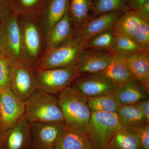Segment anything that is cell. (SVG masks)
Instances as JSON below:
<instances>
[{
    "label": "cell",
    "instance_id": "8",
    "mask_svg": "<svg viewBox=\"0 0 149 149\" xmlns=\"http://www.w3.org/2000/svg\"><path fill=\"white\" fill-rule=\"evenodd\" d=\"M24 111V102L15 95L10 88L0 91V140L1 143L6 131L23 117Z\"/></svg>",
    "mask_w": 149,
    "mask_h": 149
},
{
    "label": "cell",
    "instance_id": "6",
    "mask_svg": "<svg viewBox=\"0 0 149 149\" xmlns=\"http://www.w3.org/2000/svg\"><path fill=\"white\" fill-rule=\"evenodd\" d=\"M0 52L5 55L13 62L24 64L19 19L18 14L15 12L1 22Z\"/></svg>",
    "mask_w": 149,
    "mask_h": 149
},
{
    "label": "cell",
    "instance_id": "27",
    "mask_svg": "<svg viewBox=\"0 0 149 149\" xmlns=\"http://www.w3.org/2000/svg\"><path fill=\"white\" fill-rule=\"evenodd\" d=\"M47 0H13L14 12L19 15L40 16Z\"/></svg>",
    "mask_w": 149,
    "mask_h": 149
},
{
    "label": "cell",
    "instance_id": "26",
    "mask_svg": "<svg viewBox=\"0 0 149 149\" xmlns=\"http://www.w3.org/2000/svg\"><path fill=\"white\" fill-rule=\"evenodd\" d=\"M115 40V36L112 30H107L87 41L84 44L83 49L105 51L110 53L114 45Z\"/></svg>",
    "mask_w": 149,
    "mask_h": 149
},
{
    "label": "cell",
    "instance_id": "22",
    "mask_svg": "<svg viewBox=\"0 0 149 149\" xmlns=\"http://www.w3.org/2000/svg\"><path fill=\"white\" fill-rule=\"evenodd\" d=\"M93 0H70L69 10L75 32L81 29L91 18Z\"/></svg>",
    "mask_w": 149,
    "mask_h": 149
},
{
    "label": "cell",
    "instance_id": "5",
    "mask_svg": "<svg viewBox=\"0 0 149 149\" xmlns=\"http://www.w3.org/2000/svg\"><path fill=\"white\" fill-rule=\"evenodd\" d=\"M84 44L74 37L64 45L44 53L34 70H44L74 66L83 49Z\"/></svg>",
    "mask_w": 149,
    "mask_h": 149
},
{
    "label": "cell",
    "instance_id": "7",
    "mask_svg": "<svg viewBox=\"0 0 149 149\" xmlns=\"http://www.w3.org/2000/svg\"><path fill=\"white\" fill-rule=\"evenodd\" d=\"M37 89L54 95L60 93L80 76L75 66L34 70Z\"/></svg>",
    "mask_w": 149,
    "mask_h": 149
},
{
    "label": "cell",
    "instance_id": "11",
    "mask_svg": "<svg viewBox=\"0 0 149 149\" xmlns=\"http://www.w3.org/2000/svg\"><path fill=\"white\" fill-rule=\"evenodd\" d=\"M34 70L22 63L13 62L10 89L22 101L37 89Z\"/></svg>",
    "mask_w": 149,
    "mask_h": 149
},
{
    "label": "cell",
    "instance_id": "29",
    "mask_svg": "<svg viewBox=\"0 0 149 149\" xmlns=\"http://www.w3.org/2000/svg\"><path fill=\"white\" fill-rule=\"evenodd\" d=\"M115 40L110 53L126 56L141 50L133 39L119 35H115Z\"/></svg>",
    "mask_w": 149,
    "mask_h": 149
},
{
    "label": "cell",
    "instance_id": "30",
    "mask_svg": "<svg viewBox=\"0 0 149 149\" xmlns=\"http://www.w3.org/2000/svg\"><path fill=\"white\" fill-rule=\"evenodd\" d=\"M13 62L0 52V91L10 88Z\"/></svg>",
    "mask_w": 149,
    "mask_h": 149
},
{
    "label": "cell",
    "instance_id": "28",
    "mask_svg": "<svg viewBox=\"0 0 149 149\" xmlns=\"http://www.w3.org/2000/svg\"><path fill=\"white\" fill-rule=\"evenodd\" d=\"M92 17L111 12L124 13L129 10L125 0H93Z\"/></svg>",
    "mask_w": 149,
    "mask_h": 149
},
{
    "label": "cell",
    "instance_id": "1",
    "mask_svg": "<svg viewBox=\"0 0 149 149\" xmlns=\"http://www.w3.org/2000/svg\"><path fill=\"white\" fill-rule=\"evenodd\" d=\"M58 100L67 128L86 135L92 114L87 97L70 85L60 93Z\"/></svg>",
    "mask_w": 149,
    "mask_h": 149
},
{
    "label": "cell",
    "instance_id": "34",
    "mask_svg": "<svg viewBox=\"0 0 149 149\" xmlns=\"http://www.w3.org/2000/svg\"><path fill=\"white\" fill-rule=\"evenodd\" d=\"M136 106L146 116L148 122H149V98L143 99L137 103L135 104Z\"/></svg>",
    "mask_w": 149,
    "mask_h": 149
},
{
    "label": "cell",
    "instance_id": "14",
    "mask_svg": "<svg viewBox=\"0 0 149 149\" xmlns=\"http://www.w3.org/2000/svg\"><path fill=\"white\" fill-rule=\"evenodd\" d=\"M2 144L3 149H35L30 123L22 117L6 131Z\"/></svg>",
    "mask_w": 149,
    "mask_h": 149
},
{
    "label": "cell",
    "instance_id": "4",
    "mask_svg": "<svg viewBox=\"0 0 149 149\" xmlns=\"http://www.w3.org/2000/svg\"><path fill=\"white\" fill-rule=\"evenodd\" d=\"M123 127L116 113L92 112L86 135L94 149H106L112 138Z\"/></svg>",
    "mask_w": 149,
    "mask_h": 149
},
{
    "label": "cell",
    "instance_id": "19",
    "mask_svg": "<svg viewBox=\"0 0 149 149\" xmlns=\"http://www.w3.org/2000/svg\"><path fill=\"white\" fill-rule=\"evenodd\" d=\"M113 93L120 105L135 104L148 98V91L135 79L118 87Z\"/></svg>",
    "mask_w": 149,
    "mask_h": 149
},
{
    "label": "cell",
    "instance_id": "24",
    "mask_svg": "<svg viewBox=\"0 0 149 149\" xmlns=\"http://www.w3.org/2000/svg\"><path fill=\"white\" fill-rule=\"evenodd\" d=\"M106 149H142L136 130L123 127L113 137Z\"/></svg>",
    "mask_w": 149,
    "mask_h": 149
},
{
    "label": "cell",
    "instance_id": "21",
    "mask_svg": "<svg viewBox=\"0 0 149 149\" xmlns=\"http://www.w3.org/2000/svg\"><path fill=\"white\" fill-rule=\"evenodd\" d=\"M116 113L125 128L137 130L149 124L146 116L135 104L120 105Z\"/></svg>",
    "mask_w": 149,
    "mask_h": 149
},
{
    "label": "cell",
    "instance_id": "35",
    "mask_svg": "<svg viewBox=\"0 0 149 149\" xmlns=\"http://www.w3.org/2000/svg\"><path fill=\"white\" fill-rule=\"evenodd\" d=\"M136 12L143 19L149 21V0H147Z\"/></svg>",
    "mask_w": 149,
    "mask_h": 149
},
{
    "label": "cell",
    "instance_id": "25",
    "mask_svg": "<svg viewBox=\"0 0 149 149\" xmlns=\"http://www.w3.org/2000/svg\"><path fill=\"white\" fill-rule=\"evenodd\" d=\"M87 102L92 112L116 113L120 105L113 93L96 97L87 98Z\"/></svg>",
    "mask_w": 149,
    "mask_h": 149
},
{
    "label": "cell",
    "instance_id": "3",
    "mask_svg": "<svg viewBox=\"0 0 149 149\" xmlns=\"http://www.w3.org/2000/svg\"><path fill=\"white\" fill-rule=\"evenodd\" d=\"M24 102L23 118L30 123L64 121L58 99L54 95L37 89Z\"/></svg>",
    "mask_w": 149,
    "mask_h": 149
},
{
    "label": "cell",
    "instance_id": "16",
    "mask_svg": "<svg viewBox=\"0 0 149 149\" xmlns=\"http://www.w3.org/2000/svg\"><path fill=\"white\" fill-rule=\"evenodd\" d=\"M70 0H47L39 16V21L45 36L69 9Z\"/></svg>",
    "mask_w": 149,
    "mask_h": 149
},
{
    "label": "cell",
    "instance_id": "2",
    "mask_svg": "<svg viewBox=\"0 0 149 149\" xmlns=\"http://www.w3.org/2000/svg\"><path fill=\"white\" fill-rule=\"evenodd\" d=\"M22 57L24 64L35 70L44 53L45 35L39 17L19 15Z\"/></svg>",
    "mask_w": 149,
    "mask_h": 149
},
{
    "label": "cell",
    "instance_id": "37",
    "mask_svg": "<svg viewBox=\"0 0 149 149\" xmlns=\"http://www.w3.org/2000/svg\"><path fill=\"white\" fill-rule=\"evenodd\" d=\"M0 149H3L2 145L1 142L0 140Z\"/></svg>",
    "mask_w": 149,
    "mask_h": 149
},
{
    "label": "cell",
    "instance_id": "33",
    "mask_svg": "<svg viewBox=\"0 0 149 149\" xmlns=\"http://www.w3.org/2000/svg\"><path fill=\"white\" fill-rule=\"evenodd\" d=\"M14 12L13 0H0V20L1 22Z\"/></svg>",
    "mask_w": 149,
    "mask_h": 149
},
{
    "label": "cell",
    "instance_id": "12",
    "mask_svg": "<svg viewBox=\"0 0 149 149\" xmlns=\"http://www.w3.org/2000/svg\"><path fill=\"white\" fill-rule=\"evenodd\" d=\"M123 13L118 11L111 12L97 16H91L85 25L75 32L74 38L85 44L96 35L112 29Z\"/></svg>",
    "mask_w": 149,
    "mask_h": 149
},
{
    "label": "cell",
    "instance_id": "36",
    "mask_svg": "<svg viewBox=\"0 0 149 149\" xmlns=\"http://www.w3.org/2000/svg\"><path fill=\"white\" fill-rule=\"evenodd\" d=\"M147 0H125L130 10L137 11L143 6Z\"/></svg>",
    "mask_w": 149,
    "mask_h": 149
},
{
    "label": "cell",
    "instance_id": "13",
    "mask_svg": "<svg viewBox=\"0 0 149 149\" xmlns=\"http://www.w3.org/2000/svg\"><path fill=\"white\" fill-rule=\"evenodd\" d=\"M112 56L105 51L83 49L74 66L80 75L99 73L107 66Z\"/></svg>",
    "mask_w": 149,
    "mask_h": 149
},
{
    "label": "cell",
    "instance_id": "15",
    "mask_svg": "<svg viewBox=\"0 0 149 149\" xmlns=\"http://www.w3.org/2000/svg\"><path fill=\"white\" fill-rule=\"evenodd\" d=\"M75 33V28L68 9L45 36L44 53L69 42L74 37Z\"/></svg>",
    "mask_w": 149,
    "mask_h": 149
},
{
    "label": "cell",
    "instance_id": "31",
    "mask_svg": "<svg viewBox=\"0 0 149 149\" xmlns=\"http://www.w3.org/2000/svg\"><path fill=\"white\" fill-rule=\"evenodd\" d=\"M132 39L140 50L149 49V21L143 19Z\"/></svg>",
    "mask_w": 149,
    "mask_h": 149
},
{
    "label": "cell",
    "instance_id": "20",
    "mask_svg": "<svg viewBox=\"0 0 149 149\" xmlns=\"http://www.w3.org/2000/svg\"><path fill=\"white\" fill-rule=\"evenodd\" d=\"M143 19L136 11L128 10L123 13L112 29L113 34L133 39Z\"/></svg>",
    "mask_w": 149,
    "mask_h": 149
},
{
    "label": "cell",
    "instance_id": "10",
    "mask_svg": "<svg viewBox=\"0 0 149 149\" xmlns=\"http://www.w3.org/2000/svg\"><path fill=\"white\" fill-rule=\"evenodd\" d=\"M30 124L35 149H56L60 136L66 127L64 121Z\"/></svg>",
    "mask_w": 149,
    "mask_h": 149
},
{
    "label": "cell",
    "instance_id": "17",
    "mask_svg": "<svg viewBox=\"0 0 149 149\" xmlns=\"http://www.w3.org/2000/svg\"><path fill=\"white\" fill-rule=\"evenodd\" d=\"M123 57L134 79L142 85L149 86V49Z\"/></svg>",
    "mask_w": 149,
    "mask_h": 149
},
{
    "label": "cell",
    "instance_id": "23",
    "mask_svg": "<svg viewBox=\"0 0 149 149\" xmlns=\"http://www.w3.org/2000/svg\"><path fill=\"white\" fill-rule=\"evenodd\" d=\"M56 149H94L85 134L69 130L67 127L59 138Z\"/></svg>",
    "mask_w": 149,
    "mask_h": 149
},
{
    "label": "cell",
    "instance_id": "32",
    "mask_svg": "<svg viewBox=\"0 0 149 149\" xmlns=\"http://www.w3.org/2000/svg\"><path fill=\"white\" fill-rule=\"evenodd\" d=\"M142 149H149V124L136 130Z\"/></svg>",
    "mask_w": 149,
    "mask_h": 149
},
{
    "label": "cell",
    "instance_id": "9",
    "mask_svg": "<svg viewBox=\"0 0 149 149\" xmlns=\"http://www.w3.org/2000/svg\"><path fill=\"white\" fill-rule=\"evenodd\" d=\"M74 80V86L87 98L96 97L115 92L119 86L99 73L82 74Z\"/></svg>",
    "mask_w": 149,
    "mask_h": 149
},
{
    "label": "cell",
    "instance_id": "18",
    "mask_svg": "<svg viewBox=\"0 0 149 149\" xmlns=\"http://www.w3.org/2000/svg\"><path fill=\"white\" fill-rule=\"evenodd\" d=\"M99 73L108 78L119 87L134 79L125 59L118 55L113 54L109 64Z\"/></svg>",
    "mask_w": 149,
    "mask_h": 149
},
{
    "label": "cell",
    "instance_id": "38",
    "mask_svg": "<svg viewBox=\"0 0 149 149\" xmlns=\"http://www.w3.org/2000/svg\"><path fill=\"white\" fill-rule=\"evenodd\" d=\"M1 20H0V25H1Z\"/></svg>",
    "mask_w": 149,
    "mask_h": 149
}]
</instances>
